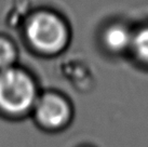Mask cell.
<instances>
[{"instance_id":"6da1fadb","label":"cell","mask_w":148,"mask_h":147,"mask_svg":"<svg viewBox=\"0 0 148 147\" xmlns=\"http://www.w3.org/2000/svg\"><path fill=\"white\" fill-rule=\"evenodd\" d=\"M40 94L36 79L20 67L0 71V117L7 121L30 118Z\"/></svg>"},{"instance_id":"7a4b0ae2","label":"cell","mask_w":148,"mask_h":147,"mask_svg":"<svg viewBox=\"0 0 148 147\" xmlns=\"http://www.w3.org/2000/svg\"><path fill=\"white\" fill-rule=\"evenodd\" d=\"M25 38L34 51L43 55H55L68 45L69 29L58 14L38 11L30 15L25 24Z\"/></svg>"},{"instance_id":"3957f363","label":"cell","mask_w":148,"mask_h":147,"mask_svg":"<svg viewBox=\"0 0 148 147\" xmlns=\"http://www.w3.org/2000/svg\"><path fill=\"white\" fill-rule=\"evenodd\" d=\"M30 118L40 131L48 134H58L74 122V104L58 91H43L38 96Z\"/></svg>"},{"instance_id":"277c9868","label":"cell","mask_w":148,"mask_h":147,"mask_svg":"<svg viewBox=\"0 0 148 147\" xmlns=\"http://www.w3.org/2000/svg\"><path fill=\"white\" fill-rule=\"evenodd\" d=\"M134 30L120 22L107 25L101 34L104 49L111 54H122L131 50Z\"/></svg>"},{"instance_id":"5b68a950","label":"cell","mask_w":148,"mask_h":147,"mask_svg":"<svg viewBox=\"0 0 148 147\" xmlns=\"http://www.w3.org/2000/svg\"><path fill=\"white\" fill-rule=\"evenodd\" d=\"M130 52L140 65L148 67V25L134 30Z\"/></svg>"},{"instance_id":"8992f818","label":"cell","mask_w":148,"mask_h":147,"mask_svg":"<svg viewBox=\"0 0 148 147\" xmlns=\"http://www.w3.org/2000/svg\"><path fill=\"white\" fill-rule=\"evenodd\" d=\"M17 58V50L12 41L0 37V71L15 66Z\"/></svg>"},{"instance_id":"52a82bcc","label":"cell","mask_w":148,"mask_h":147,"mask_svg":"<svg viewBox=\"0 0 148 147\" xmlns=\"http://www.w3.org/2000/svg\"><path fill=\"white\" fill-rule=\"evenodd\" d=\"M76 147H96V146L92 145V144H80V145H78V146Z\"/></svg>"}]
</instances>
